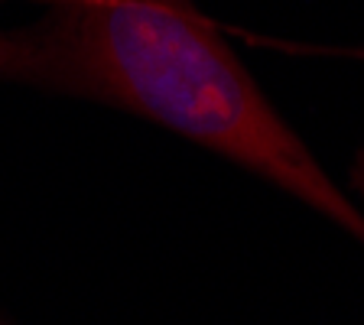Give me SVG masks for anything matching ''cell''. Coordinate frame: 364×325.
I'll list each match as a JSON object with an SVG mask.
<instances>
[{
    "mask_svg": "<svg viewBox=\"0 0 364 325\" xmlns=\"http://www.w3.org/2000/svg\"><path fill=\"white\" fill-rule=\"evenodd\" d=\"M0 82L121 107L273 182L364 244V212L192 0H49L0 30Z\"/></svg>",
    "mask_w": 364,
    "mask_h": 325,
    "instance_id": "1",
    "label": "cell"
},
{
    "mask_svg": "<svg viewBox=\"0 0 364 325\" xmlns=\"http://www.w3.org/2000/svg\"><path fill=\"white\" fill-rule=\"evenodd\" d=\"M345 55H358V59H364V49H345Z\"/></svg>",
    "mask_w": 364,
    "mask_h": 325,
    "instance_id": "2",
    "label": "cell"
}]
</instances>
